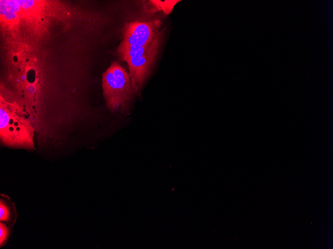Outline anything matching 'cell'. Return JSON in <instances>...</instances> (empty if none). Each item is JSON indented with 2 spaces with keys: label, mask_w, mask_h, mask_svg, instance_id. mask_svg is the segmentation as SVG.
<instances>
[{
  "label": "cell",
  "mask_w": 333,
  "mask_h": 249,
  "mask_svg": "<svg viewBox=\"0 0 333 249\" xmlns=\"http://www.w3.org/2000/svg\"><path fill=\"white\" fill-rule=\"evenodd\" d=\"M102 88L108 108L123 113H127L135 95L139 91L129 73L115 61L102 74Z\"/></svg>",
  "instance_id": "cell-1"
},
{
  "label": "cell",
  "mask_w": 333,
  "mask_h": 249,
  "mask_svg": "<svg viewBox=\"0 0 333 249\" xmlns=\"http://www.w3.org/2000/svg\"><path fill=\"white\" fill-rule=\"evenodd\" d=\"M12 104L0 101V140L6 146L34 149L31 121Z\"/></svg>",
  "instance_id": "cell-2"
},
{
  "label": "cell",
  "mask_w": 333,
  "mask_h": 249,
  "mask_svg": "<svg viewBox=\"0 0 333 249\" xmlns=\"http://www.w3.org/2000/svg\"><path fill=\"white\" fill-rule=\"evenodd\" d=\"M161 41L159 40L148 46L119 44L117 47L119 57L127 63L132 83L139 91L151 72Z\"/></svg>",
  "instance_id": "cell-3"
},
{
  "label": "cell",
  "mask_w": 333,
  "mask_h": 249,
  "mask_svg": "<svg viewBox=\"0 0 333 249\" xmlns=\"http://www.w3.org/2000/svg\"><path fill=\"white\" fill-rule=\"evenodd\" d=\"M159 21L126 23L122 29V40L120 45H138L148 46L162 39L159 31Z\"/></svg>",
  "instance_id": "cell-4"
},
{
  "label": "cell",
  "mask_w": 333,
  "mask_h": 249,
  "mask_svg": "<svg viewBox=\"0 0 333 249\" xmlns=\"http://www.w3.org/2000/svg\"><path fill=\"white\" fill-rule=\"evenodd\" d=\"M16 213L14 204L7 196L1 195L0 201V221L12 226L15 221Z\"/></svg>",
  "instance_id": "cell-5"
},
{
  "label": "cell",
  "mask_w": 333,
  "mask_h": 249,
  "mask_svg": "<svg viewBox=\"0 0 333 249\" xmlns=\"http://www.w3.org/2000/svg\"><path fill=\"white\" fill-rule=\"evenodd\" d=\"M11 233V229L7 225L0 222V246H4Z\"/></svg>",
  "instance_id": "cell-6"
}]
</instances>
